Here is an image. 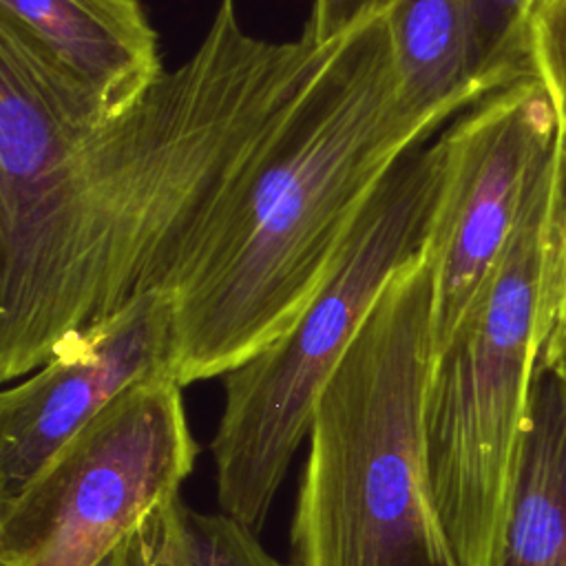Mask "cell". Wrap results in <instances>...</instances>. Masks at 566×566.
Listing matches in <instances>:
<instances>
[{
    "instance_id": "obj_1",
    "label": "cell",
    "mask_w": 566,
    "mask_h": 566,
    "mask_svg": "<svg viewBox=\"0 0 566 566\" xmlns=\"http://www.w3.org/2000/svg\"><path fill=\"white\" fill-rule=\"evenodd\" d=\"M334 42L268 40L219 0L197 49L104 117L0 22V378L148 292L274 137Z\"/></svg>"
},
{
    "instance_id": "obj_2",
    "label": "cell",
    "mask_w": 566,
    "mask_h": 566,
    "mask_svg": "<svg viewBox=\"0 0 566 566\" xmlns=\"http://www.w3.org/2000/svg\"><path fill=\"white\" fill-rule=\"evenodd\" d=\"M453 117L405 95L385 4L340 35L166 292L172 378H223L283 336L378 184Z\"/></svg>"
},
{
    "instance_id": "obj_3",
    "label": "cell",
    "mask_w": 566,
    "mask_h": 566,
    "mask_svg": "<svg viewBox=\"0 0 566 566\" xmlns=\"http://www.w3.org/2000/svg\"><path fill=\"white\" fill-rule=\"evenodd\" d=\"M433 356L424 252L385 287L316 405L290 526L292 566H458L422 449Z\"/></svg>"
},
{
    "instance_id": "obj_4",
    "label": "cell",
    "mask_w": 566,
    "mask_h": 566,
    "mask_svg": "<svg viewBox=\"0 0 566 566\" xmlns=\"http://www.w3.org/2000/svg\"><path fill=\"white\" fill-rule=\"evenodd\" d=\"M566 155L555 146L493 274L433 356L422 402L431 500L458 566H491L553 283Z\"/></svg>"
},
{
    "instance_id": "obj_5",
    "label": "cell",
    "mask_w": 566,
    "mask_h": 566,
    "mask_svg": "<svg viewBox=\"0 0 566 566\" xmlns=\"http://www.w3.org/2000/svg\"><path fill=\"white\" fill-rule=\"evenodd\" d=\"M438 133L411 146L378 184L298 321L223 376V409L210 442L217 500L254 533L363 323L391 279L427 252L440 190Z\"/></svg>"
},
{
    "instance_id": "obj_6",
    "label": "cell",
    "mask_w": 566,
    "mask_h": 566,
    "mask_svg": "<svg viewBox=\"0 0 566 566\" xmlns=\"http://www.w3.org/2000/svg\"><path fill=\"white\" fill-rule=\"evenodd\" d=\"M181 389L172 374L133 387L0 502V566H99L175 502L199 453Z\"/></svg>"
},
{
    "instance_id": "obj_7",
    "label": "cell",
    "mask_w": 566,
    "mask_h": 566,
    "mask_svg": "<svg viewBox=\"0 0 566 566\" xmlns=\"http://www.w3.org/2000/svg\"><path fill=\"white\" fill-rule=\"evenodd\" d=\"M557 137L553 104L533 73L440 128V190L427 243L436 352L500 263Z\"/></svg>"
},
{
    "instance_id": "obj_8",
    "label": "cell",
    "mask_w": 566,
    "mask_h": 566,
    "mask_svg": "<svg viewBox=\"0 0 566 566\" xmlns=\"http://www.w3.org/2000/svg\"><path fill=\"white\" fill-rule=\"evenodd\" d=\"M172 298L148 292L64 340L0 394V502L133 387L170 374Z\"/></svg>"
},
{
    "instance_id": "obj_9",
    "label": "cell",
    "mask_w": 566,
    "mask_h": 566,
    "mask_svg": "<svg viewBox=\"0 0 566 566\" xmlns=\"http://www.w3.org/2000/svg\"><path fill=\"white\" fill-rule=\"evenodd\" d=\"M0 22L104 117L126 111L166 71L144 0H0Z\"/></svg>"
},
{
    "instance_id": "obj_10",
    "label": "cell",
    "mask_w": 566,
    "mask_h": 566,
    "mask_svg": "<svg viewBox=\"0 0 566 566\" xmlns=\"http://www.w3.org/2000/svg\"><path fill=\"white\" fill-rule=\"evenodd\" d=\"M491 566H566V332L539 354Z\"/></svg>"
},
{
    "instance_id": "obj_11",
    "label": "cell",
    "mask_w": 566,
    "mask_h": 566,
    "mask_svg": "<svg viewBox=\"0 0 566 566\" xmlns=\"http://www.w3.org/2000/svg\"><path fill=\"white\" fill-rule=\"evenodd\" d=\"M405 95L460 115L491 93L480 77L471 0H382Z\"/></svg>"
},
{
    "instance_id": "obj_12",
    "label": "cell",
    "mask_w": 566,
    "mask_h": 566,
    "mask_svg": "<svg viewBox=\"0 0 566 566\" xmlns=\"http://www.w3.org/2000/svg\"><path fill=\"white\" fill-rule=\"evenodd\" d=\"M537 2L471 0L478 69L491 91L531 75L528 24Z\"/></svg>"
},
{
    "instance_id": "obj_13",
    "label": "cell",
    "mask_w": 566,
    "mask_h": 566,
    "mask_svg": "<svg viewBox=\"0 0 566 566\" xmlns=\"http://www.w3.org/2000/svg\"><path fill=\"white\" fill-rule=\"evenodd\" d=\"M181 531L190 566H287L270 555L259 533L228 513H201L181 502Z\"/></svg>"
},
{
    "instance_id": "obj_14",
    "label": "cell",
    "mask_w": 566,
    "mask_h": 566,
    "mask_svg": "<svg viewBox=\"0 0 566 566\" xmlns=\"http://www.w3.org/2000/svg\"><path fill=\"white\" fill-rule=\"evenodd\" d=\"M528 66L544 86L566 142V0H539L528 24Z\"/></svg>"
},
{
    "instance_id": "obj_15",
    "label": "cell",
    "mask_w": 566,
    "mask_h": 566,
    "mask_svg": "<svg viewBox=\"0 0 566 566\" xmlns=\"http://www.w3.org/2000/svg\"><path fill=\"white\" fill-rule=\"evenodd\" d=\"M119 566H190L181 531V500L144 520L119 546Z\"/></svg>"
},
{
    "instance_id": "obj_16",
    "label": "cell",
    "mask_w": 566,
    "mask_h": 566,
    "mask_svg": "<svg viewBox=\"0 0 566 566\" xmlns=\"http://www.w3.org/2000/svg\"><path fill=\"white\" fill-rule=\"evenodd\" d=\"M380 7L382 0H312L303 35L316 44L334 42Z\"/></svg>"
},
{
    "instance_id": "obj_17",
    "label": "cell",
    "mask_w": 566,
    "mask_h": 566,
    "mask_svg": "<svg viewBox=\"0 0 566 566\" xmlns=\"http://www.w3.org/2000/svg\"><path fill=\"white\" fill-rule=\"evenodd\" d=\"M553 329H564L566 332V177H564L562 212H559V228H557V252H555Z\"/></svg>"
},
{
    "instance_id": "obj_18",
    "label": "cell",
    "mask_w": 566,
    "mask_h": 566,
    "mask_svg": "<svg viewBox=\"0 0 566 566\" xmlns=\"http://www.w3.org/2000/svg\"><path fill=\"white\" fill-rule=\"evenodd\" d=\"M99 566H119V548L113 555H108Z\"/></svg>"
}]
</instances>
